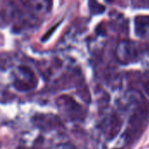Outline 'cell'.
<instances>
[{
	"label": "cell",
	"instance_id": "obj_2",
	"mask_svg": "<svg viewBox=\"0 0 149 149\" xmlns=\"http://www.w3.org/2000/svg\"><path fill=\"white\" fill-rule=\"evenodd\" d=\"M56 102L59 111L66 119L72 121L84 120L86 116L84 108L73 98L63 95L58 97Z\"/></svg>",
	"mask_w": 149,
	"mask_h": 149
},
{
	"label": "cell",
	"instance_id": "obj_11",
	"mask_svg": "<svg viewBox=\"0 0 149 149\" xmlns=\"http://www.w3.org/2000/svg\"><path fill=\"white\" fill-rule=\"evenodd\" d=\"M141 61L143 63V65L149 69V49L144 52V54L141 57Z\"/></svg>",
	"mask_w": 149,
	"mask_h": 149
},
{
	"label": "cell",
	"instance_id": "obj_3",
	"mask_svg": "<svg viewBox=\"0 0 149 149\" xmlns=\"http://www.w3.org/2000/svg\"><path fill=\"white\" fill-rule=\"evenodd\" d=\"M37 79L34 72L27 66H19L17 69L14 79V86L21 92H27L34 89L37 86Z\"/></svg>",
	"mask_w": 149,
	"mask_h": 149
},
{
	"label": "cell",
	"instance_id": "obj_7",
	"mask_svg": "<svg viewBox=\"0 0 149 149\" xmlns=\"http://www.w3.org/2000/svg\"><path fill=\"white\" fill-rule=\"evenodd\" d=\"M122 127V120L120 117L117 114H113L107 125V137L109 141L113 140L116 138L118 134L120 133Z\"/></svg>",
	"mask_w": 149,
	"mask_h": 149
},
{
	"label": "cell",
	"instance_id": "obj_10",
	"mask_svg": "<svg viewBox=\"0 0 149 149\" xmlns=\"http://www.w3.org/2000/svg\"><path fill=\"white\" fill-rule=\"evenodd\" d=\"M142 86L147 94L149 95V72H147L142 78Z\"/></svg>",
	"mask_w": 149,
	"mask_h": 149
},
{
	"label": "cell",
	"instance_id": "obj_4",
	"mask_svg": "<svg viewBox=\"0 0 149 149\" xmlns=\"http://www.w3.org/2000/svg\"><path fill=\"white\" fill-rule=\"evenodd\" d=\"M136 45L130 40H122L116 48V57L121 64H130L139 58Z\"/></svg>",
	"mask_w": 149,
	"mask_h": 149
},
{
	"label": "cell",
	"instance_id": "obj_9",
	"mask_svg": "<svg viewBox=\"0 0 149 149\" xmlns=\"http://www.w3.org/2000/svg\"><path fill=\"white\" fill-rule=\"evenodd\" d=\"M89 9L93 14H101L105 10V7L96 0H89Z\"/></svg>",
	"mask_w": 149,
	"mask_h": 149
},
{
	"label": "cell",
	"instance_id": "obj_1",
	"mask_svg": "<svg viewBox=\"0 0 149 149\" xmlns=\"http://www.w3.org/2000/svg\"><path fill=\"white\" fill-rule=\"evenodd\" d=\"M149 121V101L142 98L135 106L128 120L124 138L127 143H134L144 133Z\"/></svg>",
	"mask_w": 149,
	"mask_h": 149
},
{
	"label": "cell",
	"instance_id": "obj_14",
	"mask_svg": "<svg viewBox=\"0 0 149 149\" xmlns=\"http://www.w3.org/2000/svg\"><path fill=\"white\" fill-rule=\"evenodd\" d=\"M115 149H120V148H115Z\"/></svg>",
	"mask_w": 149,
	"mask_h": 149
},
{
	"label": "cell",
	"instance_id": "obj_13",
	"mask_svg": "<svg viewBox=\"0 0 149 149\" xmlns=\"http://www.w3.org/2000/svg\"><path fill=\"white\" fill-rule=\"evenodd\" d=\"M108 3H111V2H113V1H114V0H107Z\"/></svg>",
	"mask_w": 149,
	"mask_h": 149
},
{
	"label": "cell",
	"instance_id": "obj_5",
	"mask_svg": "<svg viewBox=\"0 0 149 149\" xmlns=\"http://www.w3.org/2000/svg\"><path fill=\"white\" fill-rule=\"evenodd\" d=\"M31 121L35 127L45 131L54 130L61 127L60 119L52 114H38L31 119Z\"/></svg>",
	"mask_w": 149,
	"mask_h": 149
},
{
	"label": "cell",
	"instance_id": "obj_12",
	"mask_svg": "<svg viewBox=\"0 0 149 149\" xmlns=\"http://www.w3.org/2000/svg\"><path fill=\"white\" fill-rule=\"evenodd\" d=\"M61 149H75L72 145L70 144H65V145H63Z\"/></svg>",
	"mask_w": 149,
	"mask_h": 149
},
{
	"label": "cell",
	"instance_id": "obj_8",
	"mask_svg": "<svg viewBox=\"0 0 149 149\" xmlns=\"http://www.w3.org/2000/svg\"><path fill=\"white\" fill-rule=\"evenodd\" d=\"M30 5L32 11L36 14L45 15L52 9V0H31Z\"/></svg>",
	"mask_w": 149,
	"mask_h": 149
},
{
	"label": "cell",
	"instance_id": "obj_6",
	"mask_svg": "<svg viewBox=\"0 0 149 149\" xmlns=\"http://www.w3.org/2000/svg\"><path fill=\"white\" fill-rule=\"evenodd\" d=\"M134 32L137 37H149V17L138 16L134 19Z\"/></svg>",
	"mask_w": 149,
	"mask_h": 149
}]
</instances>
